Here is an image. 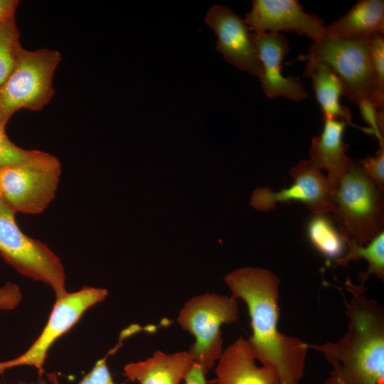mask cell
<instances>
[{
  "label": "cell",
  "instance_id": "cell-1",
  "mask_svg": "<svg viewBox=\"0 0 384 384\" xmlns=\"http://www.w3.org/2000/svg\"><path fill=\"white\" fill-rule=\"evenodd\" d=\"M224 281L231 296L247 305L252 330L247 342L256 359L274 370L278 384H299L309 344L279 330L278 277L267 269L245 267Z\"/></svg>",
  "mask_w": 384,
  "mask_h": 384
},
{
  "label": "cell",
  "instance_id": "cell-2",
  "mask_svg": "<svg viewBox=\"0 0 384 384\" xmlns=\"http://www.w3.org/2000/svg\"><path fill=\"white\" fill-rule=\"evenodd\" d=\"M348 331L337 342L310 345L324 353L332 370L324 384H384V309L368 299L364 284L347 280Z\"/></svg>",
  "mask_w": 384,
  "mask_h": 384
},
{
  "label": "cell",
  "instance_id": "cell-3",
  "mask_svg": "<svg viewBox=\"0 0 384 384\" xmlns=\"http://www.w3.org/2000/svg\"><path fill=\"white\" fill-rule=\"evenodd\" d=\"M383 191L353 160L333 193L334 218L344 238L367 244L383 231Z\"/></svg>",
  "mask_w": 384,
  "mask_h": 384
},
{
  "label": "cell",
  "instance_id": "cell-4",
  "mask_svg": "<svg viewBox=\"0 0 384 384\" xmlns=\"http://www.w3.org/2000/svg\"><path fill=\"white\" fill-rule=\"evenodd\" d=\"M61 60L49 48H22L11 75L0 87V122L6 124L20 109L39 111L54 95L53 78Z\"/></svg>",
  "mask_w": 384,
  "mask_h": 384
},
{
  "label": "cell",
  "instance_id": "cell-5",
  "mask_svg": "<svg viewBox=\"0 0 384 384\" xmlns=\"http://www.w3.org/2000/svg\"><path fill=\"white\" fill-rule=\"evenodd\" d=\"M238 318L236 299L214 293L192 297L179 311V326L195 337L188 352L206 374L223 352L221 326L235 322Z\"/></svg>",
  "mask_w": 384,
  "mask_h": 384
},
{
  "label": "cell",
  "instance_id": "cell-6",
  "mask_svg": "<svg viewBox=\"0 0 384 384\" xmlns=\"http://www.w3.org/2000/svg\"><path fill=\"white\" fill-rule=\"evenodd\" d=\"M15 213L0 198V255L21 274L48 285L56 299L68 292L59 257L45 244L25 235Z\"/></svg>",
  "mask_w": 384,
  "mask_h": 384
},
{
  "label": "cell",
  "instance_id": "cell-7",
  "mask_svg": "<svg viewBox=\"0 0 384 384\" xmlns=\"http://www.w3.org/2000/svg\"><path fill=\"white\" fill-rule=\"evenodd\" d=\"M60 161L48 153L38 160L0 168V198L14 213L38 214L52 200L60 181Z\"/></svg>",
  "mask_w": 384,
  "mask_h": 384
},
{
  "label": "cell",
  "instance_id": "cell-8",
  "mask_svg": "<svg viewBox=\"0 0 384 384\" xmlns=\"http://www.w3.org/2000/svg\"><path fill=\"white\" fill-rule=\"evenodd\" d=\"M371 36L353 39L325 35L309 46L304 58L326 64L338 76L343 95L358 105L370 99L373 83Z\"/></svg>",
  "mask_w": 384,
  "mask_h": 384
},
{
  "label": "cell",
  "instance_id": "cell-9",
  "mask_svg": "<svg viewBox=\"0 0 384 384\" xmlns=\"http://www.w3.org/2000/svg\"><path fill=\"white\" fill-rule=\"evenodd\" d=\"M107 294L105 289L85 287L56 299L40 335L20 356L0 362V374L13 367L29 366L36 368L41 376L48 352L53 343L68 331L88 309L103 301Z\"/></svg>",
  "mask_w": 384,
  "mask_h": 384
},
{
  "label": "cell",
  "instance_id": "cell-10",
  "mask_svg": "<svg viewBox=\"0 0 384 384\" xmlns=\"http://www.w3.org/2000/svg\"><path fill=\"white\" fill-rule=\"evenodd\" d=\"M292 184L274 192L268 186L257 188L250 206L260 211L274 209L277 203L298 201L314 214H329L334 210V188L321 170L311 160H302L290 171Z\"/></svg>",
  "mask_w": 384,
  "mask_h": 384
},
{
  "label": "cell",
  "instance_id": "cell-11",
  "mask_svg": "<svg viewBox=\"0 0 384 384\" xmlns=\"http://www.w3.org/2000/svg\"><path fill=\"white\" fill-rule=\"evenodd\" d=\"M243 21L255 33L292 31L313 42L326 33L325 21L304 11L297 0H254Z\"/></svg>",
  "mask_w": 384,
  "mask_h": 384
},
{
  "label": "cell",
  "instance_id": "cell-12",
  "mask_svg": "<svg viewBox=\"0 0 384 384\" xmlns=\"http://www.w3.org/2000/svg\"><path fill=\"white\" fill-rule=\"evenodd\" d=\"M217 37L215 50L236 68L260 78L262 65L243 20L227 6H211L204 19Z\"/></svg>",
  "mask_w": 384,
  "mask_h": 384
},
{
  "label": "cell",
  "instance_id": "cell-13",
  "mask_svg": "<svg viewBox=\"0 0 384 384\" xmlns=\"http://www.w3.org/2000/svg\"><path fill=\"white\" fill-rule=\"evenodd\" d=\"M251 36L262 65L260 81L266 97H283L295 102L306 100L309 93L301 80L282 73V62L289 50L285 36L274 32L253 33Z\"/></svg>",
  "mask_w": 384,
  "mask_h": 384
},
{
  "label": "cell",
  "instance_id": "cell-14",
  "mask_svg": "<svg viewBox=\"0 0 384 384\" xmlns=\"http://www.w3.org/2000/svg\"><path fill=\"white\" fill-rule=\"evenodd\" d=\"M247 340L239 337L222 352L215 368L216 384H278L270 366L258 367Z\"/></svg>",
  "mask_w": 384,
  "mask_h": 384
},
{
  "label": "cell",
  "instance_id": "cell-15",
  "mask_svg": "<svg viewBox=\"0 0 384 384\" xmlns=\"http://www.w3.org/2000/svg\"><path fill=\"white\" fill-rule=\"evenodd\" d=\"M346 126L345 122L339 120L324 119L321 133L313 137L311 143V159L321 170L326 171L334 191L353 162L346 155L348 145L343 140Z\"/></svg>",
  "mask_w": 384,
  "mask_h": 384
},
{
  "label": "cell",
  "instance_id": "cell-16",
  "mask_svg": "<svg viewBox=\"0 0 384 384\" xmlns=\"http://www.w3.org/2000/svg\"><path fill=\"white\" fill-rule=\"evenodd\" d=\"M193 363L188 351L168 354L156 351L145 361L126 365L124 375L139 384H180Z\"/></svg>",
  "mask_w": 384,
  "mask_h": 384
},
{
  "label": "cell",
  "instance_id": "cell-17",
  "mask_svg": "<svg viewBox=\"0 0 384 384\" xmlns=\"http://www.w3.org/2000/svg\"><path fill=\"white\" fill-rule=\"evenodd\" d=\"M304 60H306V65L304 75L311 80L324 119L339 120L353 125L350 110L340 101L343 95V88L338 76L320 60L309 58H304Z\"/></svg>",
  "mask_w": 384,
  "mask_h": 384
},
{
  "label": "cell",
  "instance_id": "cell-18",
  "mask_svg": "<svg viewBox=\"0 0 384 384\" xmlns=\"http://www.w3.org/2000/svg\"><path fill=\"white\" fill-rule=\"evenodd\" d=\"M384 33L383 0H361L344 15L326 26V34L353 39Z\"/></svg>",
  "mask_w": 384,
  "mask_h": 384
},
{
  "label": "cell",
  "instance_id": "cell-19",
  "mask_svg": "<svg viewBox=\"0 0 384 384\" xmlns=\"http://www.w3.org/2000/svg\"><path fill=\"white\" fill-rule=\"evenodd\" d=\"M306 235L312 247L329 261H336L346 251V240L327 214H314L307 222Z\"/></svg>",
  "mask_w": 384,
  "mask_h": 384
},
{
  "label": "cell",
  "instance_id": "cell-20",
  "mask_svg": "<svg viewBox=\"0 0 384 384\" xmlns=\"http://www.w3.org/2000/svg\"><path fill=\"white\" fill-rule=\"evenodd\" d=\"M347 249L344 255L335 261V264L344 267L350 261H356L361 258L366 260L368 268L364 273H360L361 284L368 277L374 274L383 281L384 279V232H381L371 241L363 245H359L350 239H345Z\"/></svg>",
  "mask_w": 384,
  "mask_h": 384
},
{
  "label": "cell",
  "instance_id": "cell-21",
  "mask_svg": "<svg viewBox=\"0 0 384 384\" xmlns=\"http://www.w3.org/2000/svg\"><path fill=\"white\" fill-rule=\"evenodd\" d=\"M15 16L0 21V87L15 67L22 46Z\"/></svg>",
  "mask_w": 384,
  "mask_h": 384
},
{
  "label": "cell",
  "instance_id": "cell-22",
  "mask_svg": "<svg viewBox=\"0 0 384 384\" xmlns=\"http://www.w3.org/2000/svg\"><path fill=\"white\" fill-rule=\"evenodd\" d=\"M373 61V83L370 102L380 111H384V36L375 33L370 39Z\"/></svg>",
  "mask_w": 384,
  "mask_h": 384
},
{
  "label": "cell",
  "instance_id": "cell-23",
  "mask_svg": "<svg viewBox=\"0 0 384 384\" xmlns=\"http://www.w3.org/2000/svg\"><path fill=\"white\" fill-rule=\"evenodd\" d=\"M5 127V124L0 122V168L38 160L47 154L39 150H27L16 146L6 136Z\"/></svg>",
  "mask_w": 384,
  "mask_h": 384
},
{
  "label": "cell",
  "instance_id": "cell-24",
  "mask_svg": "<svg viewBox=\"0 0 384 384\" xmlns=\"http://www.w3.org/2000/svg\"><path fill=\"white\" fill-rule=\"evenodd\" d=\"M363 120L368 124L371 134L378 139L380 146L383 145L384 111L378 110L370 100H364L358 105Z\"/></svg>",
  "mask_w": 384,
  "mask_h": 384
},
{
  "label": "cell",
  "instance_id": "cell-25",
  "mask_svg": "<svg viewBox=\"0 0 384 384\" xmlns=\"http://www.w3.org/2000/svg\"><path fill=\"white\" fill-rule=\"evenodd\" d=\"M363 172L380 190L384 186V146H380L374 156H367L359 161Z\"/></svg>",
  "mask_w": 384,
  "mask_h": 384
},
{
  "label": "cell",
  "instance_id": "cell-26",
  "mask_svg": "<svg viewBox=\"0 0 384 384\" xmlns=\"http://www.w3.org/2000/svg\"><path fill=\"white\" fill-rule=\"evenodd\" d=\"M107 356L97 361L78 384H116L107 366Z\"/></svg>",
  "mask_w": 384,
  "mask_h": 384
},
{
  "label": "cell",
  "instance_id": "cell-27",
  "mask_svg": "<svg viewBox=\"0 0 384 384\" xmlns=\"http://www.w3.org/2000/svg\"><path fill=\"white\" fill-rule=\"evenodd\" d=\"M21 299V289L16 284L8 282L0 287V310L14 309Z\"/></svg>",
  "mask_w": 384,
  "mask_h": 384
},
{
  "label": "cell",
  "instance_id": "cell-28",
  "mask_svg": "<svg viewBox=\"0 0 384 384\" xmlns=\"http://www.w3.org/2000/svg\"><path fill=\"white\" fill-rule=\"evenodd\" d=\"M206 373L201 366L193 363L186 375L185 384H206Z\"/></svg>",
  "mask_w": 384,
  "mask_h": 384
},
{
  "label": "cell",
  "instance_id": "cell-29",
  "mask_svg": "<svg viewBox=\"0 0 384 384\" xmlns=\"http://www.w3.org/2000/svg\"><path fill=\"white\" fill-rule=\"evenodd\" d=\"M18 4V0H0V21L15 16Z\"/></svg>",
  "mask_w": 384,
  "mask_h": 384
},
{
  "label": "cell",
  "instance_id": "cell-30",
  "mask_svg": "<svg viewBox=\"0 0 384 384\" xmlns=\"http://www.w3.org/2000/svg\"><path fill=\"white\" fill-rule=\"evenodd\" d=\"M52 381V380H51ZM0 384L1 382H0ZM18 384H49L48 383H47L45 380L43 379H40L39 380H38L37 382H33V383H25V382H21L19 383ZM52 384H54L53 382L52 381Z\"/></svg>",
  "mask_w": 384,
  "mask_h": 384
}]
</instances>
